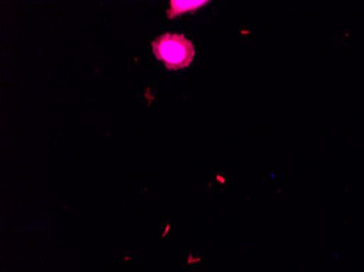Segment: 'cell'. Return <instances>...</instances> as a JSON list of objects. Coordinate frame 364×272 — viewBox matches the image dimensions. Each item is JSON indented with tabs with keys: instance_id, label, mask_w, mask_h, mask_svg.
<instances>
[{
	"instance_id": "6da1fadb",
	"label": "cell",
	"mask_w": 364,
	"mask_h": 272,
	"mask_svg": "<svg viewBox=\"0 0 364 272\" xmlns=\"http://www.w3.org/2000/svg\"><path fill=\"white\" fill-rule=\"evenodd\" d=\"M153 54L163 61L169 70L189 67L193 61L196 49L191 40L183 34L165 33L152 42Z\"/></svg>"
},
{
	"instance_id": "7a4b0ae2",
	"label": "cell",
	"mask_w": 364,
	"mask_h": 272,
	"mask_svg": "<svg viewBox=\"0 0 364 272\" xmlns=\"http://www.w3.org/2000/svg\"><path fill=\"white\" fill-rule=\"evenodd\" d=\"M208 3L210 1H206V0H189V1H186V0H179V1L178 0H171V8L167 11V16H168V19L173 20L177 18V16H181V14L187 13V12L194 13L200 8L208 5Z\"/></svg>"
}]
</instances>
